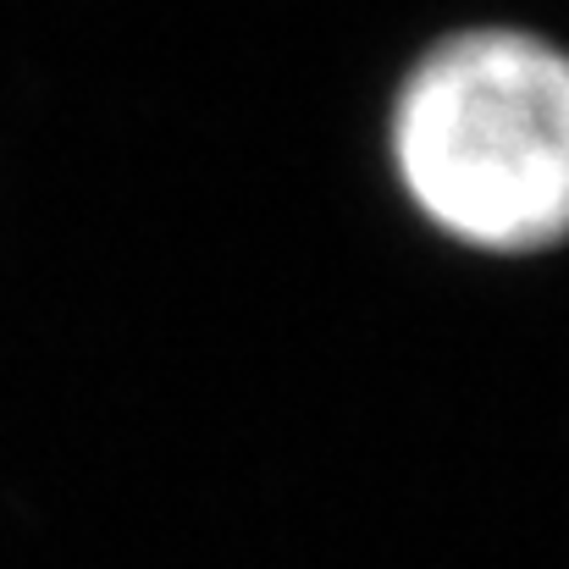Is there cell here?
Here are the masks:
<instances>
[{
    "label": "cell",
    "mask_w": 569,
    "mask_h": 569,
    "mask_svg": "<svg viewBox=\"0 0 569 569\" xmlns=\"http://www.w3.org/2000/svg\"><path fill=\"white\" fill-rule=\"evenodd\" d=\"M392 172L465 249L537 254L569 216V67L526 28L437 39L392 100Z\"/></svg>",
    "instance_id": "1"
}]
</instances>
